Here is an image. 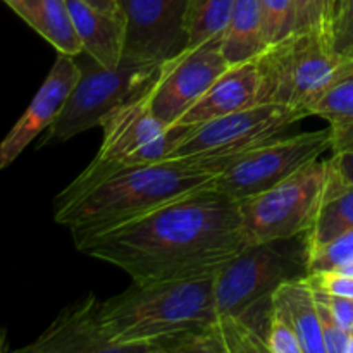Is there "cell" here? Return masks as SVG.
Here are the masks:
<instances>
[{
	"label": "cell",
	"instance_id": "6da1fadb",
	"mask_svg": "<svg viewBox=\"0 0 353 353\" xmlns=\"http://www.w3.org/2000/svg\"><path fill=\"white\" fill-rule=\"evenodd\" d=\"M247 247L238 202L214 186L76 245L138 283L214 274Z\"/></svg>",
	"mask_w": 353,
	"mask_h": 353
},
{
	"label": "cell",
	"instance_id": "7a4b0ae2",
	"mask_svg": "<svg viewBox=\"0 0 353 353\" xmlns=\"http://www.w3.org/2000/svg\"><path fill=\"white\" fill-rule=\"evenodd\" d=\"M217 174L183 159L123 165L79 190L59 193L54 219L74 243L152 212L176 199L214 186Z\"/></svg>",
	"mask_w": 353,
	"mask_h": 353
},
{
	"label": "cell",
	"instance_id": "3957f363",
	"mask_svg": "<svg viewBox=\"0 0 353 353\" xmlns=\"http://www.w3.org/2000/svg\"><path fill=\"white\" fill-rule=\"evenodd\" d=\"M214 274L133 281L123 293L102 302L105 331L130 353H157L155 341L217 319Z\"/></svg>",
	"mask_w": 353,
	"mask_h": 353
},
{
	"label": "cell",
	"instance_id": "277c9868",
	"mask_svg": "<svg viewBox=\"0 0 353 353\" xmlns=\"http://www.w3.org/2000/svg\"><path fill=\"white\" fill-rule=\"evenodd\" d=\"M264 103L310 109L345 78L353 74V59L333 50L317 31H293L257 55Z\"/></svg>",
	"mask_w": 353,
	"mask_h": 353
},
{
	"label": "cell",
	"instance_id": "5b68a950",
	"mask_svg": "<svg viewBox=\"0 0 353 353\" xmlns=\"http://www.w3.org/2000/svg\"><path fill=\"white\" fill-rule=\"evenodd\" d=\"M309 114L285 103H261L190 126L169 159H183L217 176L247 152L281 137Z\"/></svg>",
	"mask_w": 353,
	"mask_h": 353
},
{
	"label": "cell",
	"instance_id": "8992f818",
	"mask_svg": "<svg viewBox=\"0 0 353 353\" xmlns=\"http://www.w3.org/2000/svg\"><path fill=\"white\" fill-rule=\"evenodd\" d=\"M88 59L90 62L79 64L81 74L59 117L43 133L40 147L62 143L100 126L112 110L141 95L161 68L155 62H121L117 68H103Z\"/></svg>",
	"mask_w": 353,
	"mask_h": 353
},
{
	"label": "cell",
	"instance_id": "52a82bcc",
	"mask_svg": "<svg viewBox=\"0 0 353 353\" xmlns=\"http://www.w3.org/2000/svg\"><path fill=\"white\" fill-rule=\"evenodd\" d=\"M290 240L248 245L214 274L217 317H240L271 300L286 281L307 276L305 241Z\"/></svg>",
	"mask_w": 353,
	"mask_h": 353
},
{
	"label": "cell",
	"instance_id": "ba28073f",
	"mask_svg": "<svg viewBox=\"0 0 353 353\" xmlns=\"http://www.w3.org/2000/svg\"><path fill=\"white\" fill-rule=\"evenodd\" d=\"M330 178V161H314L271 190L238 202L248 245L303 236L312 226Z\"/></svg>",
	"mask_w": 353,
	"mask_h": 353
},
{
	"label": "cell",
	"instance_id": "9c48e42d",
	"mask_svg": "<svg viewBox=\"0 0 353 353\" xmlns=\"http://www.w3.org/2000/svg\"><path fill=\"white\" fill-rule=\"evenodd\" d=\"M331 147L330 128L278 137L231 162L216 178L214 188L240 202L271 190L310 162L319 161Z\"/></svg>",
	"mask_w": 353,
	"mask_h": 353
},
{
	"label": "cell",
	"instance_id": "30bf717a",
	"mask_svg": "<svg viewBox=\"0 0 353 353\" xmlns=\"http://www.w3.org/2000/svg\"><path fill=\"white\" fill-rule=\"evenodd\" d=\"M221 37L188 47L161 64L157 78L150 85V109L165 128L178 124L214 81L230 69Z\"/></svg>",
	"mask_w": 353,
	"mask_h": 353
},
{
	"label": "cell",
	"instance_id": "8fae6325",
	"mask_svg": "<svg viewBox=\"0 0 353 353\" xmlns=\"http://www.w3.org/2000/svg\"><path fill=\"white\" fill-rule=\"evenodd\" d=\"M124 23L121 62H162L188 48V0H117Z\"/></svg>",
	"mask_w": 353,
	"mask_h": 353
},
{
	"label": "cell",
	"instance_id": "7c38bea8",
	"mask_svg": "<svg viewBox=\"0 0 353 353\" xmlns=\"http://www.w3.org/2000/svg\"><path fill=\"white\" fill-rule=\"evenodd\" d=\"M79 74L81 68L74 57L65 54L57 55L43 85L33 97L28 109L0 141V171L9 168L26 150V147H30L34 138L40 137L54 124L65 100L71 95Z\"/></svg>",
	"mask_w": 353,
	"mask_h": 353
},
{
	"label": "cell",
	"instance_id": "4fadbf2b",
	"mask_svg": "<svg viewBox=\"0 0 353 353\" xmlns=\"http://www.w3.org/2000/svg\"><path fill=\"white\" fill-rule=\"evenodd\" d=\"M100 128L103 137L99 154L74 181L81 183L95 178L124 157L150 143L165 130L150 109V86L141 95L112 110Z\"/></svg>",
	"mask_w": 353,
	"mask_h": 353
},
{
	"label": "cell",
	"instance_id": "5bb4252c",
	"mask_svg": "<svg viewBox=\"0 0 353 353\" xmlns=\"http://www.w3.org/2000/svg\"><path fill=\"white\" fill-rule=\"evenodd\" d=\"M19 352L31 353H130L109 336L102 323V302L90 295L62 310L57 319Z\"/></svg>",
	"mask_w": 353,
	"mask_h": 353
},
{
	"label": "cell",
	"instance_id": "9a60e30c",
	"mask_svg": "<svg viewBox=\"0 0 353 353\" xmlns=\"http://www.w3.org/2000/svg\"><path fill=\"white\" fill-rule=\"evenodd\" d=\"M261 103H264L262 78L257 59H252L230 65L178 124L196 126Z\"/></svg>",
	"mask_w": 353,
	"mask_h": 353
},
{
	"label": "cell",
	"instance_id": "2e32d148",
	"mask_svg": "<svg viewBox=\"0 0 353 353\" xmlns=\"http://www.w3.org/2000/svg\"><path fill=\"white\" fill-rule=\"evenodd\" d=\"M83 54L103 68H117L123 61L124 23L119 12H105L85 0H68Z\"/></svg>",
	"mask_w": 353,
	"mask_h": 353
},
{
	"label": "cell",
	"instance_id": "e0dca14e",
	"mask_svg": "<svg viewBox=\"0 0 353 353\" xmlns=\"http://www.w3.org/2000/svg\"><path fill=\"white\" fill-rule=\"evenodd\" d=\"M353 230V185L345 181L330 161V178L312 226L303 234L307 254L345 231Z\"/></svg>",
	"mask_w": 353,
	"mask_h": 353
},
{
	"label": "cell",
	"instance_id": "ac0fdd59",
	"mask_svg": "<svg viewBox=\"0 0 353 353\" xmlns=\"http://www.w3.org/2000/svg\"><path fill=\"white\" fill-rule=\"evenodd\" d=\"M272 300L281 303L288 312L303 353H326L317 300L307 276L283 283L274 292Z\"/></svg>",
	"mask_w": 353,
	"mask_h": 353
},
{
	"label": "cell",
	"instance_id": "d6986e66",
	"mask_svg": "<svg viewBox=\"0 0 353 353\" xmlns=\"http://www.w3.org/2000/svg\"><path fill=\"white\" fill-rule=\"evenodd\" d=\"M223 54L233 64L252 61L268 48L257 0H234L230 21L221 37Z\"/></svg>",
	"mask_w": 353,
	"mask_h": 353
},
{
	"label": "cell",
	"instance_id": "ffe728a7",
	"mask_svg": "<svg viewBox=\"0 0 353 353\" xmlns=\"http://www.w3.org/2000/svg\"><path fill=\"white\" fill-rule=\"evenodd\" d=\"M310 116L323 117L327 123L333 154L353 148V74L334 85L310 109Z\"/></svg>",
	"mask_w": 353,
	"mask_h": 353
},
{
	"label": "cell",
	"instance_id": "44dd1931",
	"mask_svg": "<svg viewBox=\"0 0 353 353\" xmlns=\"http://www.w3.org/2000/svg\"><path fill=\"white\" fill-rule=\"evenodd\" d=\"M33 30L43 37L59 54L71 57L83 54L68 0H41L40 16Z\"/></svg>",
	"mask_w": 353,
	"mask_h": 353
},
{
	"label": "cell",
	"instance_id": "7402d4cb",
	"mask_svg": "<svg viewBox=\"0 0 353 353\" xmlns=\"http://www.w3.org/2000/svg\"><path fill=\"white\" fill-rule=\"evenodd\" d=\"M234 0H188L186 30L188 47H196L226 30Z\"/></svg>",
	"mask_w": 353,
	"mask_h": 353
},
{
	"label": "cell",
	"instance_id": "603a6c76",
	"mask_svg": "<svg viewBox=\"0 0 353 353\" xmlns=\"http://www.w3.org/2000/svg\"><path fill=\"white\" fill-rule=\"evenodd\" d=\"M257 2L268 45L276 43L296 31L295 0H257Z\"/></svg>",
	"mask_w": 353,
	"mask_h": 353
},
{
	"label": "cell",
	"instance_id": "cb8c5ba5",
	"mask_svg": "<svg viewBox=\"0 0 353 353\" xmlns=\"http://www.w3.org/2000/svg\"><path fill=\"white\" fill-rule=\"evenodd\" d=\"M353 259V230L345 231L323 247L307 254V274L334 271Z\"/></svg>",
	"mask_w": 353,
	"mask_h": 353
},
{
	"label": "cell",
	"instance_id": "d4e9b609",
	"mask_svg": "<svg viewBox=\"0 0 353 353\" xmlns=\"http://www.w3.org/2000/svg\"><path fill=\"white\" fill-rule=\"evenodd\" d=\"M265 345L271 353H303L288 312L276 300H272Z\"/></svg>",
	"mask_w": 353,
	"mask_h": 353
},
{
	"label": "cell",
	"instance_id": "484cf974",
	"mask_svg": "<svg viewBox=\"0 0 353 353\" xmlns=\"http://www.w3.org/2000/svg\"><path fill=\"white\" fill-rule=\"evenodd\" d=\"M317 310H319L321 331H323L326 353H347L350 333L336 323V319L330 312V309L324 303H321L319 300H317Z\"/></svg>",
	"mask_w": 353,
	"mask_h": 353
},
{
	"label": "cell",
	"instance_id": "4316f807",
	"mask_svg": "<svg viewBox=\"0 0 353 353\" xmlns=\"http://www.w3.org/2000/svg\"><path fill=\"white\" fill-rule=\"evenodd\" d=\"M331 47L338 54L353 59V0L341 2L340 16L331 37Z\"/></svg>",
	"mask_w": 353,
	"mask_h": 353
},
{
	"label": "cell",
	"instance_id": "83f0119b",
	"mask_svg": "<svg viewBox=\"0 0 353 353\" xmlns=\"http://www.w3.org/2000/svg\"><path fill=\"white\" fill-rule=\"evenodd\" d=\"M295 10L296 31H317L330 43L324 21V0H295Z\"/></svg>",
	"mask_w": 353,
	"mask_h": 353
},
{
	"label": "cell",
	"instance_id": "f1b7e54d",
	"mask_svg": "<svg viewBox=\"0 0 353 353\" xmlns=\"http://www.w3.org/2000/svg\"><path fill=\"white\" fill-rule=\"evenodd\" d=\"M310 286L319 292L330 293V295L345 296L353 299V278L352 276L341 274L336 271H321L307 274Z\"/></svg>",
	"mask_w": 353,
	"mask_h": 353
},
{
	"label": "cell",
	"instance_id": "f546056e",
	"mask_svg": "<svg viewBox=\"0 0 353 353\" xmlns=\"http://www.w3.org/2000/svg\"><path fill=\"white\" fill-rule=\"evenodd\" d=\"M314 295H316V299L319 300L321 303H324V305L330 309V312L333 314L336 323L340 324L343 330H347L348 333L353 331V299L330 295V293L319 292V290H314Z\"/></svg>",
	"mask_w": 353,
	"mask_h": 353
},
{
	"label": "cell",
	"instance_id": "4dcf8cb0",
	"mask_svg": "<svg viewBox=\"0 0 353 353\" xmlns=\"http://www.w3.org/2000/svg\"><path fill=\"white\" fill-rule=\"evenodd\" d=\"M28 26L33 28L40 16L41 0H3Z\"/></svg>",
	"mask_w": 353,
	"mask_h": 353
},
{
	"label": "cell",
	"instance_id": "1f68e13d",
	"mask_svg": "<svg viewBox=\"0 0 353 353\" xmlns=\"http://www.w3.org/2000/svg\"><path fill=\"white\" fill-rule=\"evenodd\" d=\"M330 161L333 168L340 172L341 178L353 185V148L343 152H334Z\"/></svg>",
	"mask_w": 353,
	"mask_h": 353
},
{
	"label": "cell",
	"instance_id": "d6a6232c",
	"mask_svg": "<svg viewBox=\"0 0 353 353\" xmlns=\"http://www.w3.org/2000/svg\"><path fill=\"white\" fill-rule=\"evenodd\" d=\"M341 2H343V0H324V21H326V34L330 43L331 37H333L334 24H336L338 16H340Z\"/></svg>",
	"mask_w": 353,
	"mask_h": 353
},
{
	"label": "cell",
	"instance_id": "836d02e7",
	"mask_svg": "<svg viewBox=\"0 0 353 353\" xmlns=\"http://www.w3.org/2000/svg\"><path fill=\"white\" fill-rule=\"evenodd\" d=\"M85 2L97 7V9L105 10V12H119V7H117L116 0H85Z\"/></svg>",
	"mask_w": 353,
	"mask_h": 353
},
{
	"label": "cell",
	"instance_id": "e575fe53",
	"mask_svg": "<svg viewBox=\"0 0 353 353\" xmlns=\"http://www.w3.org/2000/svg\"><path fill=\"white\" fill-rule=\"evenodd\" d=\"M336 272H341V274H347V276H352L353 278V259L350 262H347V264L340 265L338 269H334Z\"/></svg>",
	"mask_w": 353,
	"mask_h": 353
},
{
	"label": "cell",
	"instance_id": "d590c367",
	"mask_svg": "<svg viewBox=\"0 0 353 353\" xmlns=\"http://www.w3.org/2000/svg\"><path fill=\"white\" fill-rule=\"evenodd\" d=\"M6 352V333L0 331V353Z\"/></svg>",
	"mask_w": 353,
	"mask_h": 353
},
{
	"label": "cell",
	"instance_id": "8d00e7d4",
	"mask_svg": "<svg viewBox=\"0 0 353 353\" xmlns=\"http://www.w3.org/2000/svg\"><path fill=\"white\" fill-rule=\"evenodd\" d=\"M347 353H353V331H350V340H348V350Z\"/></svg>",
	"mask_w": 353,
	"mask_h": 353
},
{
	"label": "cell",
	"instance_id": "74e56055",
	"mask_svg": "<svg viewBox=\"0 0 353 353\" xmlns=\"http://www.w3.org/2000/svg\"><path fill=\"white\" fill-rule=\"evenodd\" d=\"M116 2H117V0H116Z\"/></svg>",
	"mask_w": 353,
	"mask_h": 353
}]
</instances>
